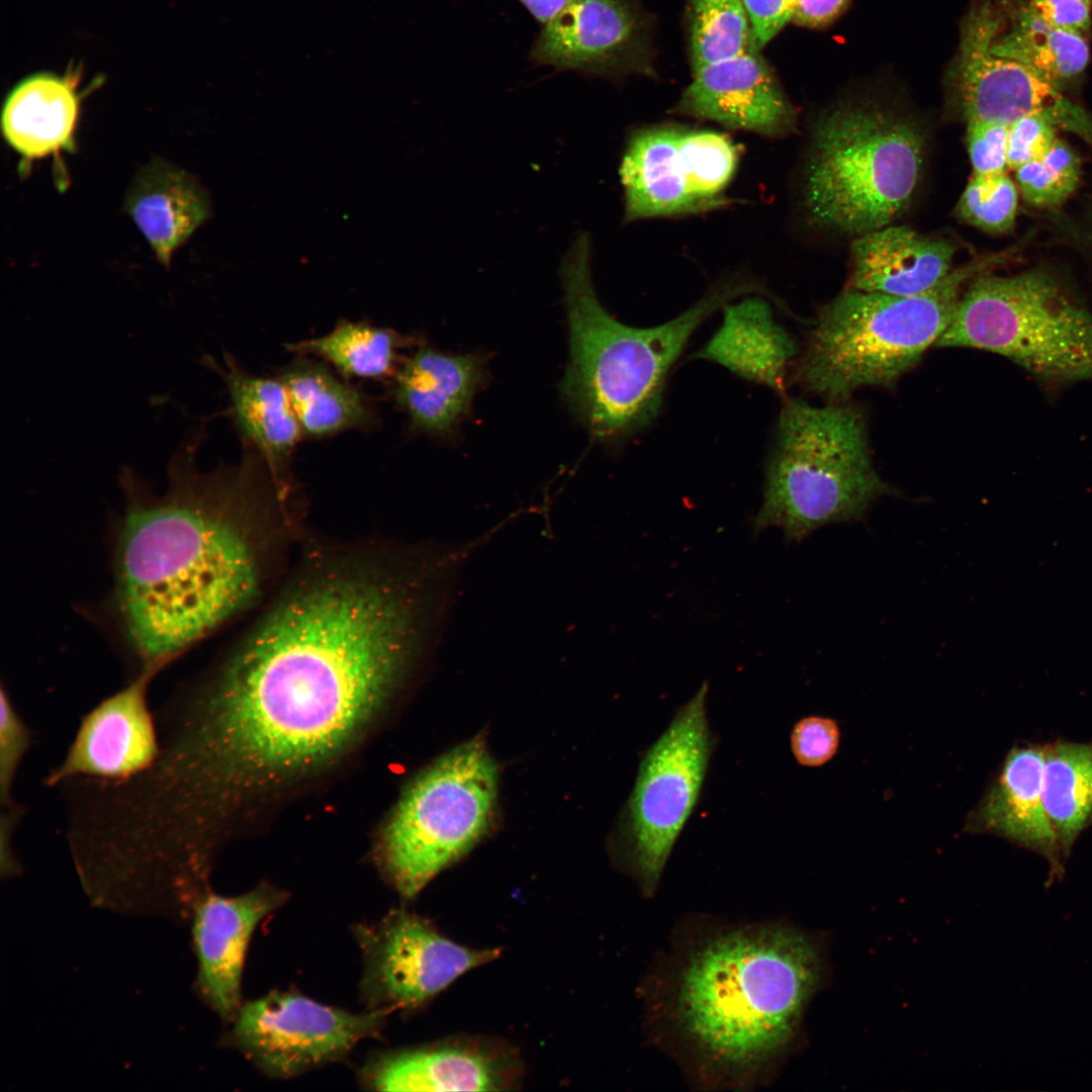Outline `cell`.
Listing matches in <instances>:
<instances>
[{
	"mask_svg": "<svg viewBox=\"0 0 1092 1092\" xmlns=\"http://www.w3.org/2000/svg\"><path fill=\"white\" fill-rule=\"evenodd\" d=\"M26 809L19 806L1 810L0 816V874L10 879L21 873V866L13 849V836Z\"/></svg>",
	"mask_w": 1092,
	"mask_h": 1092,
	"instance_id": "42",
	"label": "cell"
},
{
	"mask_svg": "<svg viewBox=\"0 0 1092 1092\" xmlns=\"http://www.w3.org/2000/svg\"><path fill=\"white\" fill-rule=\"evenodd\" d=\"M750 25L751 49L761 50L792 20L796 0H742Z\"/></svg>",
	"mask_w": 1092,
	"mask_h": 1092,
	"instance_id": "39",
	"label": "cell"
},
{
	"mask_svg": "<svg viewBox=\"0 0 1092 1092\" xmlns=\"http://www.w3.org/2000/svg\"><path fill=\"white\" fill-rule=\"evenodd\" d=\"M1015 172L1019 191L1026 202L1035 206H1055L1076 189L1081 164L1071 147L1058 139L1041 159L1026 163Z\"/></svg>",
	"mask_w": 1092,
	"mask_h": 1092,
	"instance_id": "34",
	"label": "cell"
},
{
	"mask_svg": "<svg viewBox=\"0 0 1092 1092\" xmlns=\"http://www.w3.org/2000/svg\"><path fill=\"white\" fill-rule=\"evenodd\" d=\"M33 733L16 710L5 687L0 693V804L1 810L20 805L13 798V786Z\"/></svg>",
	"mask_w": 1092,
	"mask_h": 1092,
	"instance_id": "35",
	"label": "cell"
},
{
	"mask_svg": "<svg viewBox=\"0 0 1092 1092\" xmlns=\"http://www.w3.org/2000/svg\"><path fill=\"white\" fill-rule=\"evenodd\" d=\"M285 900L284 892L264 885L233 897L207 890L193 906L190 922L197 960L195 989L203 1003L228 1023L243 1005L242 976L251 936Z\"/></svg>",
	"mask_w": 1092,
	"mask_h": 1092,
	"instance_id": "16",
	"label": "cell"
},
{
	"mask_svg": "<svg viewBox=\"0 0 1092 1092\" xmlns=\"http://www.w3.org/2000/svg\"><path fill=\"white\" fill-rule=\"evenodd\" d=\"M891 493L874 466L857 405L785 398L753 533L778 527L788 542H801L824 526L862 520Z\"/></svg>",
	"mask_w": 1092,
	"mask_h": 1092,
	"instance_id": "7",
	"label": "cell"
},
{
	"mask_svg": "<svg viewBox=\"0 0 1092 1092\" xmlns=\"http://www.w3.org/2000/svg\"><path fill=\"white\" fill-rule=\"evenodd\" d=\"M406 342L390 329L343 320L328 334L285 344V349L320 358L345 378L379 380L396 373L398 350Z\"/></svg>",
	"mask_w": 1092,
	"mask_h": 1092,
	"instance_id": "30",
	"label": "cell"
},
{
	"mask_svg": "<svg viewBox=\"0 0 1092 1092\" xmlns=\"http://www.w3.org/2000/svg\"><path fill=\"white\" fill-rule=\"evenodd\" d=\"M524 1066L510 1043L485 1036H457L382 1054L363 1071L381 1091H509L518 1089Z\"/></svg>",
	"mask_w": 1092,
	"mask_h": 1092,
	"instance_id": "15",
	"label": "cell"
},
{
	"mask_svg": "<svg viewBox=\"0 0 1092 1092\" xmlns=\"http://www.w3.org/2000/svg\"><path fill=\"white\" fill-rule=\"evenodd\" d=\"M840 742L837 722L823 716L800 719L790 735L791 751L796 761L806 767H818L830 761Z\"/></svg>",
	"mask_w": 1092,
	"mask_h": 1092,
	"instance_id": "37",
	"label": "cell"
},
{
	"mask_svg": "<svg viewBox=\"0 0 1092 1092\" xmlns=\"http://www.w3.org/2000/svg\"><path fill=\"white\" fill-rule=\"evenodd\" d=\"M387 1011L352 1013L293 992H273L242 1005L222 1043L262 1072L291 1078L345 1057L378 1035Z\"/></svg>",
	"mask_w": 1092,
	"mask_h": 1092,
	"instance_id": "11",
	"label": "cell"
},
{
	"mask_svg": "<svg viewBox=\"0 0 1092 1092\" xmlns=\"http://www.w3.org/2000/svg\"><path fill=\"white\" fill-rule=\"evenodd\" d=\"M592 255L590 235L580 232L559 266L569 329V361L561 391L595 439L615 442L655 420L671 368L711 315L742 296L770 297L772 292L752 275H727L675 317L636 328L617 321L601 303L593 282Z\"/></svg>",
	"mask_w": 1092,
	"mask_h": 1092,
	"instance_id": "4",
	"label": "cell"
},
{
	"mask_svg": "<svg viewBox=\"0 0 1092 1092\" xmlns=\"http://www.w3.org/2000/svg\"><path fill=\"white\" fill-rule=\"evenodd\" d=\"M1025 4L1054 27L1084 36L1090 31L1092 4L1085 0H1026Z\"/></svg>",
	"mask_w": 1092,
	"mask_h": 1092,
	"instance_id": "40",
	"label": "cell"
},
{
	"mask_svg": "<svg viewBox=\"0 0 1092 1092\" xmlns=\"http://www.w3.org/2000/svg\"><path fill=\"white\" fill-rule=\"evenodd\" d=\"M693 76L673 112L766 139L796 132L797 112L757 51L749 49Z\"/></svg>",
	"mask_w": 1092,
	"mask_h": 1092,
	"instance_id": "17",
	"label": "cell"
},
{
	"mask_svg": "<svg viewBox=\"0 0 1092 1092\" xmlns=\"http://www.w3.org/2000/svg\"><path fill=\"white\" fill-rule=\"evenodd\" d=\"M708 691L704 681L642 754L620 816L618 857L646 895L656 890L698 804L716 746L708 718Z\"/></svg>",
	"mask_w": 1092,
	"mask_h": 1092,
	"instance_id": "10",
	"label": "cell"
},
{
	"mask_svg": "<svg viewBox=\"0 0 1092 1092\" xmlns=\"http://www.w3.org/2000/svg\"><path fill=\"white\" fill-rule=\"evenodd\" d=\"M677 123L633 130L619 167L625 223L703 213L678 148Z\"/></svg>",
	"mask_w": 1092,
	"mask_h": 1092,
	"instance_id": "22",
	"label": "cell"
},
{
	"mask_svg": "<svg viewBox=\"0 0 1092 1092\" xmlns=\"http://www.w3.org/2000/svg\"><path fill=\"white\" fill-rule=\"evenodd\" d=\"M1018 191L1006 173L973 174L954 213L961 220L990 234L1006 233L1014 225Z\"/></svg>",
	"mask_w": 1092,
	"mask_h": 1092,
	"instance_id": "33",
	"label": "cell"
},
{
	"mask_svg": "<svg viewBox=\"0 0 1092 1092\" xmlns=\"http://www.w3.org/2000/svg\"><path fill=\"white\" fill-rule=\"evenodd\" d=\"M822 970L820 948L799 930H724L682 958L671 990L673 1025L706 1069L752 1075L793 1042Z\"/></svg>",
	"mask_w": 1092,
	"mask_h": 1092,
	"instance_id": "3",
	"label": "cell"
},
{
	"mask_svg": "<svg viewBox=\"0 0 1092 1092\" xmlns=\"http://www.w3.org/2000/svg\"><path fill=\"white\" fill-rule=\"evenodd\" d=\"M205 359L204 364L224 382L229 414L243 446L257 452L273 479L282 485L291 456L303 437L285 386L278 377L251 374L228 353L221 364L212 357Z\"/></svg>",
	"mask_w": 1092,
	"mask_h": 1092,
	"instance_id": "23",
	"label": "cell"
},
{
	"mask_svg": "<svg viewBox=\"0 0 1092 1092\" xmlns=\"http://www.w3.org/2000/svg\"><path fill=\"white\" fill-rule=\"evenodd\" d=\"M678 148L692 193L703 211L730 203L726 196L739 164V149L725 132L679 124Z\"/></svg>",
	"mask_w": 1092,
	"mask_h": 1092,
	"instance_id": "31",
	"label": "cell"
},
{
	"mask_svg": "<svg viewBox=\"0 0 1092 1092\" xmlns=\"http://www.w3.org/2000/svg\"><path fill=\"white\" fill-rule=\"evenodd\" d=\"M1043 745L1009 750L1002 767L970 813L966 827L993 834L1044 857L1054 875L1063 874L1064 858L1045 812L1042 796Z\"/></svg>",
	"mask_w": 1092,
	"mask_h": 1092,
	"instance_id": "19",
	"label": "cell"
},
{
	"mask_svg": "<svg viewBox=\"0 0 1092 1092\" xmlns=\"http://www.w3.org/2000/svg\"><path fill=\"white\" fill-rule=\"evenodd\" d=\"M74 76L37 73L8 94L1 115L8 145L26 161L72 151L80 98Z\"/></svg>",
	"mask_w": 1092,
	"mask_h": 1092,
	"instance_id": "26",
	"label": "cell"
},
{
	"mask_svg": "<svg viewBox=\"0 0 1092 1092\" xmlns=\"http://www.w3.org/2000/svg\"><path fill=\"white\" fill-rule=\"evenodd\" d=\"M363 956L361 991L370 1010L421 1007L466 972L495 960L499 948H472L444 936L427 919L404 909L379 922L359 924Z\"/></svg>",
	"mask_w": 1092,
	"mask_h": 1092,
	"instance_id": "12",
	"label": "cell"
},
{
	"mask_svg": "<svg viewBox=\"0 0 1092 1092\" xmlns=\"http://www.w3.org/2000/svg\"><path fill=\"white\" fill-rule=\"evenodd\" d=\"M278 378L305 437L327 438L349 430H370L378 424L369 397L324 363L299 355Z\"/></svg>",
	"mask_w": 1092,
	"mask_h": 1092,
	"instance_id": "27",
	"label": "cell"
},
{
	"mask_svg": "<svg viewBox=\"0 0 1092 1092\" xmlns=\"http://www.w3.org/2000/svg\"><path fill=\"white\" fill-rule=\"evenodd\" d=\"M926 138L914 118L875 103H845L813 123L801 206L814 228L850 237L890 225L921 179Z\"/></svg>",
	"mask_w": 1092,
	"mask_h": 1092,
	"instance_id": "6",
	"label": "cell"
},
{
	"mask_svg": "<svg viewBox=\"0 0 1092 1092\" xmlns=\"http://www.w3.org/2000/svg\"><path fill=\"white\" fill-rule=\"evenodd\" d=\"M151 679L134 676L87 712L43 785L56 789L76 779L120 781L149 768L160 752L157 718L148 701Z\"/></svg>",
	"mask_w": 1092,
	"mask_h": 1092,
	"instance_id": "14",
	"label": "cell"
},
{
	"mask_svg": "<svg viewBox=\"0 0 1092 1092\" xmlns=\"http://www.w3.org/2000/svg\"><path fill=\"white\" fill-rule=\"evenodd\" d=\"M1062 118L1050 112L1025 115L1008 126L1007 163L1016 170L1041 159L1057 142Z\"/></svg>",
	"mask_w": 1092,
	"mask_h": 1092,
	"instance_id": "36",
	"label": "cell"
},
{
	"mask_svg": "<svg viewBox=\"0 0 1092 1092\" xmlns=\"http://www.w3.org/2000/svg\"><path fill=\"white\" fill-rule=\"evenodd\" d=\"M1085 1H1087V2H1089V3H1091V4H1092V0H1085Z\"/></svg>",
	"mask_w": 1092,
	"mask_h": 1092,
	"instance_id": "44",
	"label": "cell"
},
{
	"mask_svg": "<svg viewBox=\"0 0 1092 1092\" xmlns=\"http://www.w3.org/2000/svg\"><path fill=\"white\" fill-rule=\"evenodd\" d=\"M689 39L693 74L751 49L742 0H691Z\"/></svg>",
	"mask_w": 1092,
	"mask_h": 1092,
	"instance_id": "32",
	"label": "cell"
},
{
	"mask_svg": "<svg viewBox=\"0 0 1092 1092\" xmlns=\"http://www.w3.org/2000/svg\"><path fill=\"white\" fill-rule=\"evenodd\" d=\"M542 25L548 23L575 0H518Z\"/></svg>",
	"mask_w": 1092,
	"mask_h": 1092,
	"instance_id": "43",
	"label": "cell"
},
{
	"mask_svg": "<svg viewBox=\"0 0 1092 1092\" xmlns=\"http://www.w3.org/2000/svg\"><path fill=\"white\" fill-rule=\"evenodd\" d=\"M999 0H973L961 25L959 50L946 75L951 107L967 122L1009 126L1017 119L1050 112L1062 120L1083 115L1061 90L1018 62L991 52L1003 22Z\"/></svg>",
	"mask_w": 1092,
	"mask_h": 1092,
	"instance_id": "13",
	"label": "cell"
},
{
	"mask_svg": "<svg viewBox=\"0 0 1092 1092\" xmlns=\"http://www.w3.org/2000/svg\"><path fill=\"white\" fill-rule=\"evenodd\" d=\"M1000 3L1010 25L1003 27V17L991 42L993 54L1018 62L1060 90L1084 73L1090 56L1084 35L1052 26L1025 3Z\"/></svg>",
	"mask_w": 1092,
	"mask_h": 1092,
	"instance_id": "28",
	"label": "cell"
},
{
	"mask_svg": "<svg viewBox=\"0 0 1092 1092\" xmlns=\"http://www.w3.org/2000/svg\"><path fill=\"white\" fill-rule=\"evenodd\" d=\"M1042 796L1064 860L1092 825V742L1043 744Z\"/></svg>",
	"mask_w": 1092,
	"mask_h": 1092,
	"instance_id": "29",
	"label": "cell"
},
{
	"mask_svg": "<svg viewBox=\"0 0 1092 1092\" xmlns=\"http://www.w3.org/2000/svg\"><path fill=\"white\" fill-rule=\"evenodd\" d=\"M483 372L479 355H447L421 347L397 368L393 396L413 430L445 435L467 413Z\"/></svg>",
	"mask_w": 1092,
	"mask_h": 1092,
	"instance_id": "24",
	"label": "cell"
},
{
	"mask_svg": "<svg viewBox=\"0 0 1092 1092\" xmlns=\"http://www.w3.org/2000/svg\"><path fill=\"white\" fill-rule=\"evenodd\" d=\"M1008 126L991 122L967 123L966 145L975 175L1006 173Z\"/></svg>",
	"mask_w": 1092,
	"mask_h": 1092,
	"instance_id": "38",
	"label": "cell"
},
{
	"mask_svg": "<svg viewBox=\"0 0 1092 1092\" xmlns=\"http://www.w3.org/2000/svg\"><path fill=\"white\" fill-rule=\"evenodd\" d=\"M124 209L157 259L168 267L174 252L210 216V198L187 171L155 159L133 178Z\"/></svg>",
	"mask_w": 1092,
	"mask_h": 1092,
	"instance_id": "25",
	"label": "cell"
},
{
	"mask_svg": "<svg viewBox=\"0 0 1092 1092\" xmlns=\"http://www.w3.org/2000/svg\"><path fill=\"white\" fill-rule=\"evenodd\" d=\"M411 662L401 623L375 593L335 576L296 583L228 658L155 712L152 804L181 834L225 841L251 800L350 748Z\"/></svg>",
	"mask_w": 1092,
	"mask_h": 1092,
	"instance_id": "1",
	"label": "cell"
},
{
	"mask_svg": "<svg viewBox=\"0 0 1092 1092\" xmlns=\"http://www.w3.org/2000/svg\"><path fill=\"white\" fill-rule=\"evenodd\" d=\"M935 347L992 352L1048 385L1092 382V312L1042 270L976 276Z\"/></svg>",
	"mask_w": 1092,
	"mask_h": 1092,
	"instance_id": "8",
	"label": "cell"
},
{
	"mask_svg": "<svg viewBox=\"0 0 1092 1092\" xmlns=\"http://www.w3.org/2000/svg\"><path fill=\"white\" fill-rule=\"evenodd\" d=\"M1000 259L973 260L915 295L847 287L819 309L790 380L827 402L848 401L862 387L895 384L935 346L963 288Z\"/></svg>",
	"mask_w": 1092,
	"mask_h": 1092,
	"instance_id": "5",
	"label": "cell"
},
{
	"mask_svg": "<svg viewBox=\"0 0 1092 1092\" xmlns=\"http://www.w3.org/2000/svg\"><path fill=\"white\" fill-rule=\"evenodd\" d=\"M498 780V767L478 736L443 754L407 786L378 849L380 867L402 899L417 897L486 834Z\"/></svg>",
	"mask_w": 1092,
	"mask_h": 1092,
	"instance_id": "9",
	"label": "cell"
},
{
	"mask_svg": "<svg viewBox=\"0 0 1092 1092\" xmlns=\"http://www.w3.org/2000/svg\"><path fill=\"white\" fill-rule=\"evenodd\" d=\"M768 300L750 294L727 303L720 327L694 358L783 394L800 351L793 336L775 320Z\"/></svg>",
	"mask_w": 1092,
	"mask_h": 1092,
	"instance_id": "20",
	"label": "cell"
},
{
	"mask_svg": "<svg viewBox=\"0 0 1092 1092\" xmlns=\"http://www.w3.org/2000/svg\"><path fill=\"white\" fill-rule=\"evenodd\" d=\"M642 22L627 0H575L536 37L530 59L559 71L615 75L639 50Z\"/></svg>",
	"mask_w": 1092,
	"mask_h": 1092,
	"instance_id": "18",
	"label": "cell"
},
{
	"mask_svg": "<svg viewBox=\"0 0 1092 1092\" xmlns=\"http://www.w3.org/2000/svg\"><path fill=\"white\" fill-rule=\"evenodd\" d=\"M203 438L204 426L187 432L170 459L163 493L129 467L120 476L125 507L112 601L135 676L153 678L258 589L257 557L239 518L268 469L244 447L237 465L201 472L196 456Z\"/></svg>",
	"mask_w": 1092,
	"mask_h": 1092,
	"instance_id": "2",
	"label": "cell"
},
{
	"mask_svg": "<svg viewBox=\"0 0 1092 1092\" xmlns=\"http://www.w3.org/2000/svg\"><path fill=\"white\" fill-rule=\"evenodd\" d=\"M957 247L906 225H887L850 245L848 288L909 296L925 292L953 269Z\"/></svg>",
	"mask_w": 1092,
	"mask_h": 1092,
	"instance_id": "21",
	"label": "cell"
},
{
	"mask_svg": "<svg viewBox=\"0 0 1092 1092\" xmlns=\"http://www.w3.org/2000/svg\"><path fill=\"white\" fill-rule=\"evenodd\" d=\"M850 0H796L792 22L808 28H824L838 19Z\"/></svg>",
	"mask_w": 1092,
	"mask_h": 1092,
	"instance_id": "41",
	"label": "cell"
}]
</instances>
